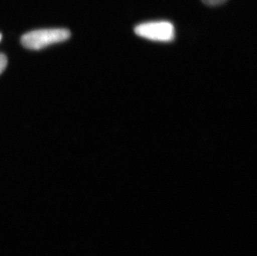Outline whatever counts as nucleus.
I'll return each mask as SVG.
<instances>
[{"mask_svg": "<svg viewBox=\"0 0 257 256\" xmlns=\"http://www.w3.org/2000/svg\"><path fill=\"white\" fill-rule=\"evenodd\" d=\"M70 35V32L66 29H39L23 35L21 43L27 49L39 50L52 44L66 41Z\"/></svg>", "mask_w": 257, "mask_h": 256, "instance_id": "obj_1", "label": "nucleus"}, {"mask_svg": "<svg viewBox=\"0 0 257 256\" xmlns=\"http://www.w3.org/2000/svg\"><path fill=\"white\" fill-rule=\"evenodd\" d=\"M137 35L153 41L171 42L175 38L174 26L168 21L143 23L135 28Z\"/></svg>", "mask_w": 257, "mask_h": 256, "instance_id": "obj_2", "label": "nucleus"}, {"mask_svg": "<svg viewBox=\"0 0 257 256\" xmlns=\"http://www.w3.org/2000/svg\"><path fill=\"white\" fill-rule=\"evenodd\" d=\"M201 1L208 6H217L226 3L227 0H201Z\"/></svg>", "mask_w": 257, "mask_h": 256, "instance_id": "obj_3", "label": "nucleus"}, {"mask_svg": "<svg viewBox=\"0 0 257 256\" xmlns=\"http://www.w3.org/2000/svg\"><path fill=\"white\" fill-rule=\"evenodd\" d=\"M8 60L5 54H1L0 53V74L5 71L7 66Z\"/></svg>", "mask_w": 257, "mask_h": 256, "instance_id": "obj_4", "label": "nucleus"}, {"mask_svg": "<svg viewBox=\"0 0 257 256\" xmlns=\"http://www.w3.org/2000/svg\"><path fill=\"white\" fill-rule=\"evenodd\" d=\"M1 39H2V36H1V34H0V40H1Z\"/></svg>", "mask_w": 257, "mask_h": 256, "instance_id": "obj_5", "label": "nucleus"}]
</instances>
